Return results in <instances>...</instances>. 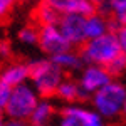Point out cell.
Returning a JSON list of instances; mask_svg holds the SVG:
<instances>
[{"mask_svg":"<svg viewBox=\"0 0 126 126\" xmlns=\"http://www.w3.org/2000/svg\"><path fill=\"white\" fill-rule=\"evenodd\" d=\"M30 67V84L42 97L56 96L59 84L64 81L62 69L57 67L50 59H35L29 64Z\"/></svg>","mask_w":126,"mask_h":126,"instance_id":"obj_1","label":"cell"},{"mask_svg":"<svg viewBox=\"0 0 126 126\" xmlns=\"http://www.w3.org/2000/svg\"><path fill=\"white\" fill-rule=\"evenodd\" d=\"M79 54L84 61V64H94V66L108 67L121 52L118 47L114 32L111 30L101 37L86 40L79 47Z\"/></svg>","mask_w":126,"mask_h":126,"instance_id":"obj_2","label":"cell"},{"mask_svg":"<svg viewBox=\"0 0 126 126\" xmlns=\"http://www.w3.org/2000/svg\"><path fill=\"white\" fill-rule=\"evenodd\" d=\"M125 101H126V87L116 81H111L109 84H106L97 93L93 94L94 111L103 119L118 118L123 111Z\"/></svg>","mask_w":126,"mask_h":126,"instance_id":"obj_3","label":"cell"},{"mask_svg":"<svg viewBox=\"0 0 126 126\" xmlns=\"http://www.w3.org/2000/svg\"><path fill=\"white\" fill-rule=\"evenodd\" d=\"M40 96L37 94V91L32 87V84L25 82L20 84L17 87H12L10 93V99L5 108V114L10 119H17V121H25L30 118L34 108L37 106Z\"/></svg>","mask_w":126,"mask_h":126,"instance_id":"obj_4","label":"cell"},{"mask_svg":"<svg viewBox=\"0 0 126 126\" xmlns=\"http://www.w3.org/2000/svg\"><path fill=\"white\" fill-rule=\"evenodd\" d=\"M111 81H113V76L108 72L106 67L94 66V64H86L81 69V76H79L78 82L86 96H93L94 93H97L101 87L109 84Z\"/></svg>","mask_w":126,"mask_h":126,"instance_id":"obj_5","label":"cell"},{"mask_svg":"<svg viewBox=\"0 0 126 126\" xmlns=\"http://www.w3.org/2000/svg\"><path fill=\"white\" fill-rule=\"evenodd\" d=\"M39 47L44 54H47L49 57H54L64 50L72 49L69 46V42L64 39V35L61 34L57 25H44L39 27Z\"/></svg>","mask_w":126,"mask_h":126,"instance_id":"obj_6","label":"cell"},{"mask_svg":"<svg viewBox=\"0 0 126 126\" xmlns=\"http://www.w3.org/2000/svg\"><path fill=\"white\" fill-rule=\"evenodd\" d=\"M84 19L86 17L74 15V14H64L59 19L57 27L71 47H81L87 40L84 32Z\"/></svg>","mask_w":126,"mask_h":126,"instance_id":"obj_7","label":"cell"},{"mask_svg":"<svg viewBox=\"0 0 126 126\" xmlns=\"http://www.w3.org/2000/svg\"><path fill=\"white\" fill-rule=\"evenodd\" d=\"M29 78L30 67L25 62H12L0 71V81L5 82L9 87H17L20 84H25Z\"/></svg>","mask_w":126,"mask_h":126,"instance_id":"obj_8","label":"cell"},{"mask_svg":"<svg viewBox=\"0 0 126 126\" xmlns=\"http://www.w3.org/2000/svg\"><path fill=\"white\" fill-rule=\"evenodd\" d=\"M97 12L109 19L111 30L126 25V0H106L97 7Z\"/></svg>","mask_w":126,"mask_h":126,"instance_id":"obj_9","label":"cell"},{"mask_svg":"<svg viewBox=\"0 0 126 126\" xmlns=\"http://www.w3.org/2000/svg\"><path fill=\"white\" fill-rule=\"evenodd\" d=\"M84 32H86V39H96V37H101L108 32H111V24H109V19L104 17L103 14H93L84 19Z\"/></svg>","mask_w":126,"mask_h":126,"instance_id":"obj_10","label":"cell"},{"mask_svg":"<svg viewBox=\"0 0 126 126\" xmlns=\"http://www.w3.org/2000/svg\"><path fill=\"white\" fill-rule=\"evenodd\" d=\"M54 114H56L54 104L49 99L42 97V99H39L37 106L34 108L30 118L27 119V125L29 126H49V123L54 118Z\"/></svg>","mask_w":126,"mask_h":126,"instance_id":"obj_11","label":"cell"},{"mask_svg":"<svg viewBox=\"0 0 126 126\" xmlns=\"http://www.w3.org/2000/svg\"><path fill=\"white\" fill-rule=\"evenodd\" d=\"M57 67L62 69V72H74V71H81V69L84 67L86 64H84V61L81 57V54L76 52V50H72V49H69V50H64V52H61L57 56H54V57H49Z\"/></svg>","mask_w":126,"mask_h":126,"instance_id":"obj_12","label":"cell"},{"mask_svg":"<svg viewBox=\"0 0 126 126\" xmlns=\"http://www.w3.org/2000/svg\"><path fill=\"white\" fill-rule=\"evenodd\" d=\"M56 96L62 101H66L67 104H76L78 101H82L86 99V94L82 93V89L79 86L78 81H72V79H66L59 84L57 91H56Z\"/></svg>","mask_w":126,"mask_h":126,"instance_id":"obj_13","label":"cell"},{"mask_svg":"<svg viewBox=\"0 0 126 126\" xmlns=\"http://www.w3.org/2000/svg\"><path fill=\"white\" fill-rule=\"evenodd\" d=\"M66 109L78 118V121L81 123V126H106L104 119L99 116L96 111H93V109L78 106V104H67Z\"/></svg>","mask_w":126,"mask_h":126,"instance_id":"obj_14","label":"cell"},{"mask_svg":"<svg viewBox=\"0 0 126 126\" xmlns=\"http://www.w3.org/2000/svg\"><path fill=\"white\" fill-rule=\"evenodd\" d=\"M34 17H35V20H37V27L57 25L59 19H61V14L42 0V2H39V5H37L35 10H34Z\"/></svg>","mask_w":126,"mask_h":126,"instance_id":"obj_15","label":"cell"},{"mask_svg":"<svg viewBox=\"0 0 126 126\" xmlns=\"http://www.w3.org/2000/svg\"><path fill=\"white\" fill-rule=\"evenodd\" d=\"M17 37L22 44L25 46H32L39 42V27L37 25H25L17 32Z\"/></svg>","mask_w":126,"mask_h":126,"instance_id":"obj_16","label":"cell"},{"mask_svg":"<svg viewBox=\"0 0 126 126\" xmlns=\"http://www.w3.org/2000/svg\"><path fill=\"white\" fill-rule=\"evenodd\" d=\"M106 69H108V72H109L111 76H119V74H123L126 71V56L119 54Z\"/></svg>","mask_w":126,"mask_h":126,"instance_id":"obj_17","label":"cell"},{"mask_svg":"<svg viewBox=\"0 0 126 126\" xmlns=\"http://www.w3.org/2000/svg\"><path fill=\"white\" fill-rule=\"evenodd\" d=\"M44 2H46V3H49L52 9H56L61 15L67 14L69 9H71V5L74 3V0H44Z\"/></svg>","mask_w":126,"mask_h":126,"instance_id":"obj_18","label":"cell"},{"mask_svg":"<svg viewBox=\"0 0 126 126\" xmlns=\"http://www.w3.org/2000/svg\"><path fill=\"white\" fill-rule=\"evenodd\" d=\"M57 126H81V123L78 121V118L74 116L72 113H69L67 109L64 108V109L61 111V118H59Z\"/></svg>","mask_w":126,"mask_h":126,"instance_id":"obj_19","label":"cell"},{"mask_svg":"<svg viewBox=\"0 0 126 126\" xmlns=\"http://www.w3.org/2000/svg\"><path fill=\"white\" fill-rule=\"evenodd\" d=\"M114 32V37H116V42H118V47H119V52L126 56V25L123 27H118V29L113 30Z\"/></svg>","mask_w":126,"mask_h":126,"instance_id":"obj_20","label":"cell"},{"mask_svg":"<svg viewBox=\"0 0 126 126\" xmlns=\"http://www.w3.org/2000/svg\"><path fill=\"white\" fill-rule=\"evenodd\" d=\"M10 93H12V87H9L5 82L0 81V113L5 111L7 103H9V99H10Z\"/></svg>","mask_w":126,"mask_h":126,"instance_id":"obj_21","label":"cell"},{"mask_svg":"<svg viewBox=\"0 0 126 126\" xmlns=\"http://www.w3.org/2000/svg\"><path fill=\"white\" fill-rule=\"evenodd\" d=\"M15 3H17V0H0V20H3L12 12Z\"/></svg>","mask_w":126,"mask_h":126,"instance_id":"obj_22","label":"cell"},{"mask_svg":"<svg viewBox=\"0 0 126 126\" xmlns=\"http://www.w3.org/2000/svg\"><path fill=\"white\" fill-rule=\"evenodd\" d=\"M12 49H10V44L7 40H2L0 42V57H9Z\"/></svg>","mask_w":126,"mask_h":126,"instance_id":"obj_23","label":"cell"},{"mask_svg":"<svg viewBox=\"0 0 126 126\" xmlns=\"http://www.w3.org/2000/svg\"><path fill=\"white\" fill-rule=\"evenodd\" d=\"M2 126H29V125H27L25 121H17V119H10V118H7Z\"/></svg>","mask_w":126,"mask_h":126,"instance_id":"obj_24","label":"cell"},{"mask_svg":"<svg viewBox=\"0 0 126 126\" xmlns=\"http://www.w3.org/2000/svg\"><path fill=\"white\" fill-rule=\"evenodd\" d=\"M89 2H93V3H94L96 7H99V5H103V3H104L106 0H89Z\"/></svg>","mask_w":126,"mask_h":126,"instance_id":"obj_25","label":"cell"},{"mask_svg":"<svg viewBox=\"0 0 126 126\" xmlns=\"http://www.w3.org/2000/svg\"><path fill=\"white\" fill-rule=\"evenodd\" d=\"M121 116L125 118V121H126V101H125V106H123V111H121Z\"/></svg>","mask_w":126,"mask_h":126,"instance_id":"obj_26","label":"cell"},{"mask_svg":"<svg viewBox=\"0 0 126 126\" xmlns=\"http://www.w3.org/2000/svg\"><path fill=\"white\" fill-rule=\"evenodd\" d=\"M3 121H5V118H3V113H0V126L3 125Z\"/></svg>","mask_w":126,"mask_h":126,"instance_id":"obj_27","label":"cell"},{"mask_svg":"<svg viewBox=\"0 0 126 126\" xmlns=\"http://www.w3.org/2000/svg\"><path fill=\"white\" fill-rule=\"evenodd\" d=\"M17 2H24V3H27V2H32V0H17Z\"/></svg>","mask_w":126,"mask_h":126,"instance_id":"obj_28","label":"cell"}]
</instances>
